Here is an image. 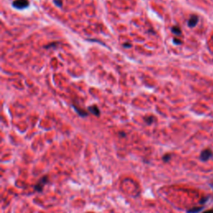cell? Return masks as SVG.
I'll return each instance as SVG.
<instances>
[{
    "label": "cell",
    "mask_w": 213,
    "mask_h": 213,
    "mask_svg": "<svg viewBox=\"0 0 213 213\" xmlns=\"http://www.w3.org/2000/svg\"><path fill=\"white\" fill-rule=\"evenodd\" d=\"M203 213H213V210H208V211L204 212Z\"/></svg>",
    "instance_id": "cell-15"
},
{
    "label": "cell",
    "mask_w": 213,
    "mask_h": 213,
    "mask_svg": "<svg viewBox=\"0 0 213 213\" xmlns=\"http://www.w3.org/2000/svg\"><path fill=\"white\" fill-rule=\"evenodd\" d=\"M48 179V177L47 176H43L39 181H38V182H37L36 185L34 186V190L36 191V192H43V187H44V186L46 184L47 182V180Z\"/></svg>",
    "instance_id": "cell-2"
},
{
    "label": "cell",
    "mask_w": 213,
    "mask_h": 213,
    "mask_svg": "<svg viewBox=\"0 0 213 213\" xmlns=\"http://www.w3.org/2000/svg\"><path fill=\"white\" fill-rule=\"evenodd\" d=\"M198 20H199V18L198 16L196 15H192L191 18L188 19L187 21V25L189 28H194L196 26L197 23H198Z\"/></svg>",
    "instance_id": "cell-4"
},
{
    "label": "cell",
    "mask_w": 213,
    "mask_h": 213,
    "mask_svg": "<svg viewBox=\"0 0 213 213\" xmlns=\"http://www.w3.org/2000/svg\"><path fill=\"white\" fill-rule=\"evenodd\" d=\"M29 5V2L28 0H15L13 2V7L16 9H24L28 8Z\"/></svg>",
    "instance_id": "cell-1"
},
{
    "label": "cell",
    "mask_w": 213,
    "mask_h": 213,
    "mask_svg": "<svg viewBox=\"0 0 213 213\" xmlns=\"http://www.w3.org/2000/svg\"><path fill=\"white\" fill-rule=\"evenodd\" d=\"M73 108L75 109V111L77 112V114H78V115H80V117H83V118H84V117H87V116H88V113H87V112L84 111V110H83V109H80V108H77V107L74 106V105H73Z\"/></svg>",
    "instance_id": "cell-6"
},
{
    "label": "cell",
    "mask_w": 213,
    "mask_h": 213,
    "mask_svg": "<svg viewBox=\"0 0 213 213\" xmlns=\"http://www.w3.org/2000/svg\"><path fill=\"white\" fill-rule=\"evenodd\" d=\"M173 43L176 44V45H179V44H181L182 43V41L180 40V39H178V38H173Z\"/></svg>",
    "instance_id": "cell-13"
},
{
    "label": "cell",
    "mask_w": 213,
    "mask_h": 213,
    "mask_svg": "<svg viewBox=\"0 0 213 213\" xmlns=\"http://www.w3.org/2000/svg\"><path fill=\"white\" fill-rule=\"evenodd\" d=\"M212 157V152L210 149H206V150H204V151L202 152L200 158H201L202 161L206 162V161L209 160Z\"/></svg>",
    "instance_id": "cell-3"
},
{
    "label": "cell",
    "mask_w": 213,
    "mask_h": 213,
    "mask_svg": "<svg viewBox=\"0 0 213 213\" xmlns=\"http://www.w3.org/2000/svg\"><path fill=\"white\" fill-rule=\"evenodd\" d=\"M87 109H88V111L90 112L91 113H93V115H95L97 117L100 116V110H99V108L96 105H93V106L88 107Z\"/></svg>",
    "instance_id": "cell-5"
},
{
    "label": "cell",
    "mask_w": 213,
    "mask_h": 213,
    "mask_svg": "<svg viewBox=\"0 0 213 213\" xmlns=\"http://www.w3.org/2000/svg\"><path fill=\"white\" fill-rule=\"evenodd\" d=\"M171 155L170 154H166V155H164L163 156V158H162V159H163V161L166 162H169V160L171 159Z\"/></svg>",
    "instance_id": "cell-12"
},
{
    "label": "cell",
    "mask_w": 213,
    "mask_h": 213,
    "mask_svg": "<svg viewBox=\"0 0 213 213\" xmlns=\"http://www.w3.org/2000/svg\"><path fill=\"white\" fill-rule=\"evenodd\" d=\"M203 206H200V207H194V208H192L190 210L187 211V213H198L200 212L202 210Z\"/></svg>",
    "instance_id": "cell-8"
},
{
    "label": "cell",
    "mask_w": 213,
    "mask_h": 213,
    "mask_svg": "<svg viewBox=\"0 0 213 213\" xmlns=\"http://www.w3.org/2000/svg\"><path fill=\"white\" fill-rule=\"evenodd\" d=\"M57 44H58V43H51L47 44V46H44V48L48 49V48H50V47H55Z\"/></svg>",
    "instance_id": "cell-11"
},
{
    "label": "cell",
    "mask_w": 213,
    "mask_h": 213,
    "mask_svg": "<svg viewBox=\"0 0 213 213\" xmlns=\"http://www.w3.org/2000/svg\"><path fill=\"white\" fill-rule=\"evenodd\" d=\"M172 32L175 35H176V36L182 34V30H181L180 27H178V26H173V27L172 28Z\"/></svg>",
    "instance_id": "cell-7"
},
{
    "label": "cell",
    "mask_w": 213,
    "mask_h": 213,
    "mask_svg": "<svg viewBox=\"0 0 213 213\" xmlns=\"http://www.w3.org/2000/svg\"><path fill=\"white\" fill-rule=\"evenodd\" d=\"M123 47H132V44H128V43H125L123 44Z\"/></svg>",
    "instance_id": "cell-14"
},
{
    "label": "cell",
    "mask_w": 213,
    "mask_h": 213,
    "mask_svg": "<svg viewBox=\"0 0 213 213\" xmlns=\"http://www.w3.org/2000/svg\"><path fill=\"white\" fill-rule=\"evenodd\" d=\"M153 120H154V118L152 116H150V117H147V118H144V121L146 123H148V125H151L152 122H153Z\"/></svg>",
    "instance_id": "cell-9"
},
{
    "label": "cell",
    "mask_w": 213,
    "mask_h": 213,
    "mask_svg": "<svg viewBox=\"0 0 213 213\" xmlns=\"http://www.w3.org/2000/svg\"><path fill=\"white\" fill-rule=\"evenodd\" d=\"M53 3H55L56 6L62 8L63 7V1L62 0H53Z\"/></svg>",
    "instance_id": "cell-10"
}]
</instances>
